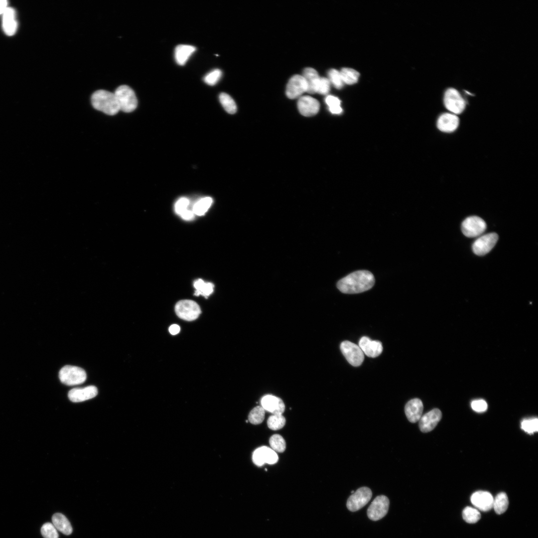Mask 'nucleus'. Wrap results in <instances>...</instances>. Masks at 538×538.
<instances>
[{"mask_svg":"<svg viewBox=\"0 0 538 538\" xmlns=\"http://www.w3.org/2000/svg\"><path fill=\"white\" fill-rule=\"evenodd\" d=\"M461 229L465 236L469 238L475 237L484 232L486 229V224L482 218L478 216H470L462 222Z\"/></svg>","mask_w":538,"mask_h":538,"instance_id":"9d476101","label":"nucleus"},{"mask_svg":"<svg viewBox=\"0 0 538 538\" xmlns=\"http://www.w3.org/2000/svg\"><path fill=\"white\" fill-rule=\"evenodd\" d=\"M114 94L117 98L120 110L130 113L134 111L137 106V100L134 90L129 86L123 85L118 87Z\"/></svg>","mask_w":538,"mask_h":538,"instance_id":"7ed1b4c3","label":"nucleus"},{"mask_svg":"<svg viewBox=\"0 0 538 538\" xmlns=\"http://www.w3.org/2000/svg\"><path fill=\"white\" fill-rule=\"evenodd\" d=\"M52 524L56 530L66 535L72 532V526L67 518L61 513L54 514L52 517Z\"/></svg>","mask_w":538,"mask_h":538,"instance_id":"393cba45","label":"nucleus"},{"mask_svg":"<svg viewBox=\"0 0 538 538\" xmlns=\"http://www.w3.org/2000/svg\"><path fill=\"white\" fill-rule=\"evenodd\" d=\"M175 311L180 318L188 321L196 319L201 313L199 305L195 301L189 299L177 302L175 306Z\"/></svg>","mask_w":538,"mask_h":538,"instance_id":"423d86ee","label":"nucleus"},{"mask_svg":"<svg viewBox=\"0 0 538 538\" xmlns=\"http://www.w3.org/2000/svg\"><path fill=\"white\" fill-rule=\"evenodd\" d=\"M443 103L450 113L456 115L462 113L466 107V102L456 89H447L444 94Z\"/></svg>","mask_w":538,"mask_h":538,"instance_id":"39448f33","label":"nucleus"},{"mask_svg":"<svg viewBox=\"0 0 538 538\" xmlns=\"http://www.w3.org/2000/svg\"><path fill=\"white\" fill-rule=\"evenodd\" d=\"M91 103L96 110L108 115H116L120 110L114 93L99 90L92 95Z\"/></svg>","mask_w":538,"mask_h":538,"instance_id":"f03ea898","label":"nucleus"},{"mask_svg":"<svg viewBox=\"0 0 538 538\" xmlns=\"http://www.w3.org/2000/svg\"><path fill=\"white\" fill-rule=\"evenodd\" d=\"M98 394L97 388L89 386L83 388H74L68 393L69 400L74 403L82 402L95 397Z\"/></svg>","mask_w":538,"mask_h":538,"instance_id":"a211bd4d","label":"nucleus"},{"mask_svg":"<svg viewBox=\"0 0 538 538\" xmlns=\"http://www.w3.org/2000/svg\"><path fill=\"white\" fill-rule=\"evenodd\" d=\"M494 498L488 492L479 491L474 493L471 497L472 504L481 511L487 512L493 508Z\"/></svg>","mask_w":538,"mask_h":538,"instance_id":"dca6fc26","label":"nucleus"},{"mask_svg":"<svg viewBox=\"0 0 538 538\" xmlns=\"http://www.w3.org/2000/svg\"><path fill=\"white\" fill-rule=\"evenodd\" d=\"M390 501L385 495L377 496L367 510V516L372 521H377L384 517L387 514Z\"/></svg>","mask_w":538,"mask_h":538,"instance_id":"1a4fd4ad","label":"nucleus"},{"mask_svg":"<svg viewBox=\"0 0 538 538\" xmlns=\"http://www.w3.org/2000/svg\"><path fill=\"white\" fill-rule=\"evenodd\" d=\"M521 428L529 434H533L538 431V419L532 418L524 419L521 422Z\"/></svg>","mask_w":538,"mask_h":538,"instance_id":"c9c22d12","label":"nucleus"},{"mask_svg":"<svg viewBox=\"0 0 538 538\" xmlns=\"http://www.w3.org/2000/svg\"><path fill=\"white\" fill-rule=\"evenodd\" d=\"M459 124V119L457 115L451 113H445L439 117L436 125L440 131L451 133L457 129Z\"/></svg>","mask_w":538,"mask_h":538,"instance_id":"6ab92c4d","label":"nucleus"},{"mask_svg":"<svg viewBox=\"0 0 538 538\" xmlns=\"http://www.w3.org/2000/svg\"><path fill=\"white\" fill-rule=\"evenodd\" d=\"M180 330V328L179 325L177 324L171 325L169 328V332L172 335H176L178 334Z\"/></svg>","mask_w":538,"mask_h":538,"instance_id":"c03bdc74","label":"nucleus"},{"mask_svg":"<svg viewBox=\"0 0 538 538\" xmlns=\"http://www.w3.org/2000/svg\"><path fill=\"white\" fill-rule=\"evenodd\" d=\"M325 102L332 114H340L342 112L341 101L337 97L332 95H328L325 98Z\"/></svg>","mask_w":538,"mask_h":538,"instance_id":"f704fd0d","label":"nucleus"},{"mask_svg":"<svg viewBox=\"0 0 538 538\" xmlns=\"http://www.w3.org/2000/svg\"><path fill=\"white\" fill-rule=\"evenodd\" d=\"M307 91V85L302 75H295L289 79L286 89V96L290 99L299 98Z\"/></svg>","mask_w":538,"mask_h":538,"instance_id":"f8f14e48","label":"nucleus"},{"mask_svg":"<svg viewBox=\"0 0 538 538\" xmlns=\"http://www.w3.org/2000/svg\"><path fill=\"white\" fill-rule=\"evenodd\" d=\"M195 289L194 295H201L207 298L213 292L214 285L211 282H205L201 279L196 280L193 283Z\"/></svg>","mask_w":538,"mask_h":538,"instance_id":"a878e982","label":"nucleus"},{"mask_svg":"<svg viewBox=\"0 0 538 538\" xmlns=\"http://www.w3.org/2000/svg\"><path fill=\"white\" fill-rule=\"evenodd\" d=\"M508 505V498L504 492L498 494L494 499L493 508L497 514L500 515L504 513L507 510Z\"/></svg>","mask_w":538,"mask_h":538,"instance_id":"bb28decb","label":"nucleus"},{"mask_svg":"<svg viewBox=\"0 0 538 538\" xmlns=\"http://www.w3.org/2000/svg\"><path fill=\"white\" fill-rule=\"evenodd\" d=\"M329 77V80L330 82L334 85V86L337 89H341L344 85V83L342 81L340 71L332 69L330 70L328 73Z\"/></svg>","mask_w":538,"mask_h":538,"instance_id":"4c0bfd02","label":"nucleus"},{"mask_svg":"<svg viewBox=\"0 0 538 538\" xmlns=\"http://www.w3.org/2000/svg\"><path fill=\"white\" fill-rule=\"evenodd\" d=\"M222 72L219 69H215L208 73L203 80L207 84L213 86L216 84L222 77Z\"/></svg>","mask_w":538,"mask_h":538,"instance_id":"e433bc0d","label":"nucleus"},{"mask_svg":"<svg viewBox=\"0 0 538 538\" xmlns=\"http://www.w3.org/2000/svg\"><path fill=\"white\" fill-rule=\"evenodd\" d=\"M354 492H354V491H351V493H352V494L354 493Z\"/></svg>","mask_w":538,"mask_h":538,"instance_id":"49530a36","label":"nucleus"},{"mask_svg":"<svg viewBox=\"0 0 538 538\" xmlns=\"http://www.w3.org/2000/svg\"><path fill=\"white\" fill-rule=\"evenodd\" d=\"M7 1L5 0H0V14L3 13L7 7Z\"/></svg>","mask_w":538,"mask_h":538,"instance_id":"a18cd8bd","label":"nucleus"},{"mask_svg":"<svg viewBox=\"0 0 538 538\" xmlns=\"http://www.w3.org/2000/svg\"><path fill=\"white\" fill-rule=\"evenodd\" d=\"M302 76L307 83V92L316 93L317 85L320 78L316 70L312 68H306L303 70Z\"/></svg>","mask_w":538,"mask_h":538,"instance_id":"b1692460","label":"nucleus"},{"mask_svg":"<svg viewBox=\"0 0 538 538\" xmlns=\"http://www.w3.org/2000/svg\"><path fill=\"white\" fill-rule=\"evenodd\" d=\"M196 51V47L190 45L180 44L175 48L174 57L176 63L184 65L192 54Z\"/></svg>","mask_w":538,"mask_h":538,"instance_id":"5701e85b","label":"nucleus"},{"mask_svg":"<svg viewBox=\"0 0 538 538\" xmlns=\"http://www.w3.org/2000/svg\"><path fill=\"white\" fill-rule=\"evenodd\" d=\"M442 417V413L438 408H433L422 415L419 420L420 431L426 433L432 430Z\"/></svg>","mask_w":538,"mask_h":538,"instance_id":"ddd939ff","label":"nucleus"},{"mask_svg":"<svg viewBox=\"0 0 538 538\" xmlns=\"http://www.w3.org/2000/svg\"><path fill=\"white\" fill-rule=\"evenodd\" d=\"M189 204V200L185 197H182L178 199L175 204V212L180 215L184 211L187 210V207Z\"/></svg>","mask_w":538,"mask_h":538,"instance_id":"a19ab883","label":"nucleus"},{"mask_svg":"<svg viewBox=\"0 0 538 538\" xmlns=\"http://www.w3.org/2000/svg\"><path fill=\"white\" fill-rule=\"evenodd\" d=\"M462 517L464 521L467 523L474 524L480 519L481 514L476 509L466 507L463 510Z\"/></svg>","mask_w":538,"mask_h":538,"instance_id":"7c9ffc66","label":"nucleus"},{"mask_svg":"<svg viewBox=\"0 0 538 538\" xmlns=\"http://www.w3.org/2000/svg\"><path fill=\"white\" fill-rule=\"evenodd\" d=\"M330 82L328 78L320 77L317 85L316 93L326 95L330 90Z\"/></svg>","mask_w":538,"mask_h":538,"instance_id":"ea45409f","label":"nucleus"},{"mask_svg":"<svg viewBox=\"0 0 538 538\" xmlns=\"http://www.w3.org/2000/svg\"><path fill=\"white\" fill-rule=\"evenodd\" d=\"M364 354L368 357L375 358L382 352L383 348L382 343L378 340H372L366 336L361 338L358 345Z\"/></svg>","mask_w":538,"mask_h":538,"instance_id":"f3484780","label":"nucleus"},{"mask_svg":"<svg viewBox=\"0 0 538 538\" xmlns=\"http://www.w3.org/2000/svg\"><path fill=\"white\" fill-rule=\"evenodd\" d=\"M344 84L352 85L356 83L359 79V73L356 70L349 68H343L340 71Z\"/></svg>","mask_w":538,"mask_h":538,"instance_id":"cd10ccee","label":"nucleus"},{"mask_svg":"<svg viewBox=\"0 0 538 538\" xmlns=\"http://www.w3.org/2000/svg\"><path fill=\"white\" fill-rule=\"evenodd\" d=\"M297 108L302 115L311 117L318 112L320 104L316 99L310 96H302L298 100Z\"/></svg>","mask_w":538,"mask_h":538,"instance_id":"2eb2a0df","label":"nucleus"},{"mask_svg":"<svg viewBox=\"0 0 538 538\" xmlns=\"http://www.w3.org/2000/svg\"><path fill=\"white\" fill-rule=\"evenodd\" d=\"M498 239V236L495 233H489L481 236L473 244V252L478 256L487 254L495 246Z\"/></svg>","mask_w":538,"mask_h":538,"instance_id":"9b49d317","label":"nucleus"},{"mask_svg":"<svg viewBox=\"0 0 538 538\" xmlns=\"http://www.w3.org/2000/svg\"><path fill=\"white\" fill-rule=\"evenodd\" d=\"M265 415V410L264 408L261 406H257L250 412L248 419L251 423L259 424L263 421Z\"/></svg>","mask_w":538,"mask_h":538,"instance_id":"2f4dec72","label":"nucleus"},{"mask_svg":"<svg viewBox=\"0 0 538 538\" xmlns=\"http://www.w3.org/2000/svg\"><path fill=\"white\" fill-rule=\"evenodd\" d=\"M194 214L192 211L187 209L183 213H182L180 216L182 219L185 220H191L193 219L194 216Z\"/></svg>","mask_w":538,"mask_h":538,"instance_id":"37998d69","label":"nucleus"},{"mask_svg":"<svg viewBox=\"0 0 538 538\" xmlns=\"http://www.w3.org/2000/svg\"><path fill=\"white\" fill-rule=\"evenodd\" d=\"M471 405L474 411L479 413L485 411L488 408V405L486 402L482 399L476 400L472 401Z\"/></svg>","mask_w":538,"mask_h":538,"instance_id":"79ce46f5","label":"nucleus"},{"mask_svg":"<svg viewBox=\"0 0 538 538\" xmlns=\"http://www.w3.org/2000/svg\"><path fill=\"white\" fill-rule=\"evenodd\" d=\"M252 458L254 463L258 466H262L266 463L273 464L276 463L278 459L275 451L267 446H262L255 450Z\"/></svg>","mask_w":538,"mask_h":538,"instance_id":"4468645a","label":"nucleus"},{"mask_svg":"<svg viewBox=\"0 0 538 538\" xmlns=\"http://www.w3.org/2000/svg\"><path fill=\"white\" fill-rule=\"evenodd\" d=\"M372 492L367 487H362L358 489L348 498L346 506L351 512H355L364 507L371 500Z\"/></svg>","mask_w":538,"mask_h":538,"instance_id":"0eeeda50","label":"nucleus"},{"mask_svg":"<svg viewBox=\"0 0 538 538\" xmlns=\"http://www.w3.org/2000/svg\"><path fill=\"white\" fill-rule=\"evenodd\" d=\"M375 281L374 276L370 271L366 270H357L339 280L337 287L344 293H358L371 289L374 286Z\"/></svg>","mask_w":538,"mask_h":538,"instance_id":"f257e3e1","label":"nucleus"},{"mask_svg":"<svg viewBox=\"0 0 538 538\" xmlns=\"http://www.w3.org/2000/svg\"><path fill=\"white\" fill-rule=\"evenodd\" d=\"M41 533L44 538H58V534L56 529L50 523H45L42 526Z\"/></svg>","mask_w":538,"mask_h":538,"instance_id":"58836bf2","label":"nucleus"},{"mask_svg":"<svg viewBox=\"0 0 538 538\" xmlns=\"http://www.w3.org/2000/svg\"><path fill=\"white\" fill-rule=\"evenodd\" d=\"M285 422V418L282 414H272L269 417L267 424L269 428L276 430L282 428Z\"/></svg>","mask_w":538,"mask_h":538,"instance_id":"473e14b6","label":"nucleus"},{"mask_svg":"<svg viewBox=\"0 0 538 538\" xmlns=\"http://www.w3.org/2000/svg\"><path fill=\"white\" fill-rule=\"evenodd\" d=\"M423 405L422 401L418 398L409 401L405 405L404 412L408 421L415 423L419 421L422 416Z\"/></svg>","mask_w":538,"mask_h":538,"instance_id":"aec40b11","label":"nucleus"},{"mask_svg":"<svg viewBox=\"0 0 538 538\" xmlns=\"http://www.w3.org/2000/svg\"><path fill=\"white\" fill-rule=\"evenodd\" d=\"M60 381L68 386H74L84 383L87 378L85 370L79 367L66 365L59 373Z\"/></svg>","mask_w":538,"mask_h":538,"instance_id":"20e7f679","label":"nucleus"},{"mask_svg":"<svg viewBox=\"0 0 538 538\" xmlns=\"http://www.w3.org/2000/svg\"><path fill=\"white\" fill-rule=\"evenodd\" d=\"M340 350L347 361L353 366H360L364 359V354L357 344L344 341L340 344Z\"/></svg>","mask_w":538,"mask_h":538,"instance_id":"6e6552de","label":"nucleus"},{"mask_svg":"<svg viewBox=\"0 0 538 538\" xmlns=\"http://www.w3.org/2000/svg\"><path fill=\"white\" fill-rule=\"evenodd\" d=\"M269 444L274 451L283 452L286 448V443L283 438L279 434H274L269 440Z\"/></svg>","mask_w":538,"mask_h":538,"instance_id":"72a5a7b5","label":"nucleus"},{"mask_svg":"<svg viewBox=\"0 0 538 538\" xmlns=\"http://www.w3.org/2000/svg\"><path fill=\"white\" fill-rule=\"evenodd\" d=\"M219 101L225 110L230 114L237 112V106L233 98L225 93L219 95Z\"/></svg>","mask_w":538,"mask_h":538,"instance_id":"c85d7f7f","label":"nucleus"},{"mask_svg":"<svg viewBox=\"0 0 538 538\" xmlns=\"http://www.w3.org/2000/svg\"><path fill=\"white\" fill-rule=\"evenodd\" d=\"M262 406L272 414H282L285 410L282 400L272 395L265 396L261 400Z\"/></svg>","mask_w":538,"mask_h":538,"instance_id":"412c9836","label":"nucleus"},{"mask_svg":"<svg viewBox=\"0 0 538 538\" xmlns=\"http://www.w3.org/2000/svg\"><path fill=\"white\" fill-rule=\"evenodd\" d=\"M213 202L211 197H207L197 202L193 208V212L198 216L203 215L208 210Z\"/></svg>","mask_w":538,"mask_h":538,"instance_id":"c756f323","label":"nucleus"},{"mask_svg":"<svg viewBox=\"0 0 538 538\" xmlns=\"http://www.w3.org/2000/svg\"><path fill=\"white\" fill-rule=\"evenodd\" d=\"M2 28L4 33L8 35H13L17 29V22L15 19V13L14 9L7 7L3 12Z\"/></svg>","mask_w":538,"mask_h":538,"instance_id":"4be33fe9","label":"nucleus"}]
</instances>
